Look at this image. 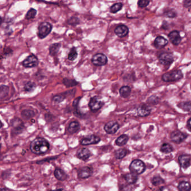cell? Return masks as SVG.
<instances>
[{
  "mask_svg": "<svg viewBox=\"0 0 191 191\" xmlns=\"http://www.w3.org/2000/svg\"><path fill=\"white\" fill-rule=\"evenodd\" d=\"M50 145L48 141L42 137H37L32 141L30 149L32 152L37 155H41L48 152Z\"/></svg>",
  "mask_w": 191,
  "mask_h": 191,
  "instance_id": "1",
  "label": "cell"
},
{
  "mask_svg": "<svg viewBox=\"0 0 191 191\" xmlns=\"http://www.w3.org/2000/svg\"><path fill=\"white\" fill-rule=\"evenodd\" d=\"M183 77V74L181 71L180 70H175L169 72L164 73L162 77V79L164 82L170 83L181 80Z\"/></svg>",
  "mask_w": 191,
  "mask_h": 191,
  "instance_id": "2",
  "label": "cell"
},
{
  "mask_svg": "<svg viewBox=\"0 0 191 191\" xmlns=\"http://www.w3.org/2000/svg\"><path fill=\"white\" fill-rule=\"evenodd\" d=\"M130 170L131 173L136 175L142 174L146 170V166L142 160L135 159L131 162L130 165Z\"/></svg>",
  "mask_w": 191,
  "mask_h": 191,
  "instance_id": "3",
  "label": "cell"
},
{
  "mask_svg": "<svg viewBox=\"0 0 191 191\" xmlns=\"http://www.w3.org/2000/svg\"><path fill=\"white\" fill-rule=\"evenodd\" d=\"M53 26L48 22H43L38 26V35L40 39H44L47 37L52 30Z\"/></svg>",
  "mask_w": 191,
  "mask_h": 191,
  "instance_id": "4",
  "label": "cell"
},
{
  "mask_svg": "<svg viewBox=\"0 0 191 191\" xmlns=\"http://www.w3.org/2000/svg\"><path fill=\"white\" fill-rule=\"evenodd\" d=\"M160 63L164 66H169L173 63L174 58L172 53L168 52H162L158 55Z\"/></svg>",
  "mask_w": 191,
  "mask_h": 191,
  "instance_id": "5",
  "label": "cell"
},
{
  "mask_svg": "<svg viewBox=\"0 0 191 191\" xmlns=\"http://www.w3.org/2000/svg\"><path fill=\"white\" fill-rule=\"evenodd\" d=\"M104 104V103L99 96H95L92 98L89 103V107L92 111H98L102 108Z\"/></svg>",
  "mask_w": 191,
  "mask_h": 191,
  "instance_id": "6",
  "label": "cell"
},
{
  "mask_svg": "<svg viewBox=\"0 0 191 191\" xmlns=\"http://www.w3.org/2000/svg\"><path fill=\"white\" fill-rule=\"evenodd\" d=\"M92 62L96 66H103L107 64L108 58L103 53H96L92 56Z\"/></svg>",
  "mask_w": 191,
  "mask_h": 191,
  "instance_id": "7",
  "label": "cell"
},
{
  "mask_svg": "<svg viewBox=\"0 0 191 191\" xmlns=\"http://www.w3.org/2000/svg\"><path fill=\"white\" fill-rule=\"evenodd\" d=\"M11 124L13 127V132L15 134H19L22 133L24 128V124L20 118H13L11 121Z\"/></svg>",
  "mask_w": 191,
  "mask_h": 191,
  "instance_id": "8",
  "label": "cell"
},
{
  "mask_svg": "<svg viewBox=\"0 0 191 191\" xmlns=\"http://www.w3.org/2000/svg\"><path fill=\"white\" fill-rule=\"evenodd\" d=\"M187 134L181 132V131L176 130L172 132L170 134V139L173 142L179 144L183 142L187 138Z\"/></svg>",
  "mask_w": 191,
  "mask_h": 191,
  "instance_id": "9",
  "label": "cell"
},
{
  "mask_svg": "<svg viewBox=\"0 0 191 191\" xmlns=\"http://www.w3.org/2000/svg\"><path fill=\"white\" fill-rule=\"evenodd\" d=\"M39 64V60L35 55H30L22 62V66L26 68L37 67Z\"/></svg>",
  "mask_w": 191,
  "mask_h": 191,
  "instance_id": "10",
  "label": "cell"
},
{
  "mask_svg": "<svg viewBox=\"0 0 191 191\" xmlns=\"http://www.w3.org/2000/svg\"><path fill=\"white\" fill-rule=\"evenodd\" d=\"M119 124L115 121H110L104 126V130L108 134H115L119 129Z\"/></svg>",
  "mask_w": 191,
  "mask_h": 191,
  "instance_id": "11",
  "label": "cell"
},
{
  "mask_svg": "<svg viewBox=\"0 0 191 191\" xmlns=\"http://www.w3.org/2000/svg\"><path fill=\"white\" fill-rule=\"evenodd\" d=\"M100 140L101 139L99 136H96L94 134H92V135H89L88 136L83 138V139L81 140V144L84 146L95 145V144L99 143Z\"/></svg>",
  "mask_w": 191,
  "mask_h": 191,
  "instance_id": "12",
  "label": "cell"
},
{
  "mask_svg": "<svg viewBox=\"0 0 191 191\" xmlns=\"http://www.w3.org/2000/svg\"><path fill=\"white\" fill-rule=\"evenodd\" d=\"M93 174V169L89 166H84L79 169L77 176L79 178L86 179L90 177Z\"/></svg>",
  "mask_w": 191,
  "mask_h": 191,
  "instance_id": "13",
  "label": "cell"
},
{
  "mask_svg": "<svg viewBox=\"0 0 191 191\" xmlns=\"http://www.w3.org/2000/svg\"><path fill=\"white\" fill-rule=\"evenodd\" d=\"M168 37L170 42L174 45H179L182 39L180 33L178 30H173L170 32L168 35Z\"/></svg>",
  "mask_w": 191,
  "mask_h": 191,
  "instance_id": "14",
  "label": "cell"
},
{
  "mask_svg": "<svg viewBox=\"0 0 191 191\" xmlns=\"http://www.w3.org/2000/svg\"><path fill=\"white\" fill-rule=\"evenodd\" d=\"M151 111V109L145 104H142L139 105L136 109L137 115L141 117H145L149 115Z\"/></svg>",
  "mask_w": 191,
  "mask_h": 191,
  "instance_id": "15",
  "label": "cell"
},
{
  "mask_svg": "<svg viewBox=\"0 0 191 191\" xmlns=\"http://www.w3.org/2000/svg\"><path fill=\"white\" fill-rule=\"evenodd\" d=\"M178 161L182 168L187 169L191 166V155L188 154L181 155L178 157Z\"/></svg>",
  "mask_w": 191,
  "mask_h": 191,
  "instance_id": "16",
  "label": "cell"
},
{
  "mask_svg": "<svg viewBox=\"0 0 191 191\" xmlns=\"http://www.w3.org/2000/svg\"><path fill=\"white\" fill-rule=\"evenodd\" d=\"M76 156L79 159L84 161H86L87 160L89 159L90 157L92 156V153L89 149L86 147H83L77 150Z\"/></svg>",
  "mask_w": 191,
  "mask_h": 191,
  "instance_id": "17",
  "label": "cell"
},
{
  "mask_svg": "<svg viewBox=\"0 0 191 191\" xmlns=\"http://www.w3.org/2000/svg\"><path fill=\"white\" fill-rule=\"evenodd\" d=\"M129 29L127 26L123 24L117 26L115 29V33L119 38H123L128 35Z\"/></svg>",
  "mask_w": 191,
  "mask_h": 191,
  "instance_id": "18",
  "label": "cell"
},
{
  "mask_svg": "<svg viewBox=\"0 0 191 191\" xmlns=\"http://www.w3.org/2000/svg\"><path fill=\"white\" fill-rule=\"evenodd\" d=\"M168 43V41L162 36L157 37L154 41V46L158 49L164 48Z\"/></svg>",
  "mask_w": 191,
  "mask_h": 191,
  "instance_id": "19",
  "label": "cell"
},
{
  "mask_svg": "<svg viewBox=\"0 0 191 191\" xmlns=\"http://www.w3.org/2000/svg\"><path fill=\"white\" fill-rule=\"evenodd\" d=\"M80 128V124L79 122L76 121H72L68 125V132L69 134H74L79 131Z\"/></svg>",
  "mask_w": 191,
  "mask_h": 191,
  "instance_id": "20",
  "label": "cell"
},
{
  "mask_svg": "<svg viewBox=\"0 0 191 191\" xmlns=\"http://www.w3.org/2000/svg\"><path fill=\"white\" fill-rule=\"evenodd\" d=\"M54 177L58 181H64L67 178V174L60 168H56L54 172Z\"/></svg>",
  "mask_w": 191,
  "mask_h": 191,
  "instance_id": "21",
  "label": "cell"
},
{
  "mask_svg": "<svg viewBox=\"0 0 191 191\" xmlns=\"http://www.w3.org/2000/svg\"><path fill=\"white\" fill-rule=\"evenodd\" d=\"M124 178L125 181L129 185H134L138 181V177L136 174L134 173H128L124 175Z\"/></svg>",
  "mask_w": 191,
  "mask_h": 191,
  "instance_id": "22",
  "label": "cell"
},
{
  "mask_svg": "<svg viewBox=\"0 0 191 191\" xmlns=\"http://www.w3.org/2000/svg\"><path fill=\"white\" fill-rule=\"evenodd\" d=\"M129 140L128 136L126 134H121L117 138L115 143L118 146H123L127 143L128 141Z\"/></svg>",
  "mask_w": 191,
  "mask_h": 191,
  "instance_id": "23",
  "label": "cell"
},
{
  "mask_svg": "<svg viewBox=\"0 0 191 191\" xmlns=\"http://www.w3.org/2000/svg\"><path fill=\"white\" fill-rule=\"evenodd\" d=\"M119 92L122 98H127L131 94V88L129 86H122L119 90Z\"/></svg>",
  "mask_w": 191,
  "mask_h": 191,
  "instance_id": "24",
  "label": "cell"
},
{
  "mask_svg": "<svg viewBox=\"0 0 191 191\" xmlns=\"http://www.w3.org/2000/svg\"><path fill=\"white\" fill-rule=\"evenodd\" d=\"M128 151L126 149H119L115 151V158L117 159H122L127 155Z\"/></svg>",
  "mask_w": 191,
  "mask_h": 191,
  "instance_id": "25",
  "label": "cell"
},
{
  "mask_svg": "<svg viewBox=\"0 0 191 191\" xmlns=\"http://www.w3.org/2000/svg\"><path fill=\"white\" fill-rule=\"evenodd\" d=\"M60 43H54L51 45L49 48V54L52 56H54L57 54L58 51L60 48Z\"/></svg>",
  "mask_w": 191,
  "mask_h": 191,
  "instance_id": "26",
  "label": "cell"
},
{
  "mask_svg": "<svg viewBox=\"0 0 191 191\" xmlns=\"http://www.w3.org/2000/svg\"><path fill=\"white\" fill-rule=\"evenodd\" d=\"M178 189L179 191H190L191 185L188 181H181L178 184Z\"/></svg>",
  "mask_w": 191,
  "mask_h": 191,
  "instance_id": "27",
  "label": "cell"
},
{
  "mask_svg": "<svg viewBox=\"0 0 191 191\" xmlns=\"http://www.w3.org/2000/svg\"><path fill=\"white\" fill-rule=\"evenodd\" d=\"M174 151V148L168 143H164L160 147V151L164 154H169Z\"/></svg>",
  "mask_w": 191,
  "mask_h": 191,
  "instance_id": "28",
  "label": "cell"
},
{
  "mask_svg": "<svg viewBox=\"0 0 191 191\" xmlns=\"http://www.w3.org/2000/svg\"><path fill=\"white\" fill-rule=\"evenodd\" d=\"M179 108L181 109L184 111H191V102L187 101V102H181L177 105Z\"/></svg>",
  "mask_w": 191,
  "mask_h": 191,
  "instance_id": "29",
  "label": "cell"
},
{
  "mask_svg": "<svg viewBox=\"0 0 191 191\" xmlns=\"http://www.w3.org/2000/svg\"><path fill=\"white\" fill-rule=\"evenodd\" d=\"M35 115V113L34 111L29 109H25L22 111L21 112V116L22 118L25 119H29L30 118H33Z\"/></svg>",
  "mask_w": 191,
  "mask_h": 191,
  "instance_id": "30",
  "label": "cell"
},
{
  "mask_svg": "<svg viewBox=\"0 0 191 191\" xmlns=\"http://www.w3.org/2000/svg\"><path fill=\"white\" fill-rule=\"evenodd\" d=\"M151 183L154 186H158L165 183V181L160 176H154L151 179Z\"/></svg>",
  "mask_w": 191,
  "mask_h": 191,
  "instance_id": "31",
  "label": "cell"
},
{
  "mask_svg": "<svg viewBox=\"0 0 191 191\" xmlns=\"http://www.w3.org/2000/svg\"><path fill=\"white\" fill-rule=\"evenodd\" d=\"M9 92V88L2 85L0 86V99H3L8 96Z\"/></svg>",
  "mask_w": 191,
  "mask_h": 191,
  "instance_id": "32",
  "label": "cell"
},
{
  "mask_svg": "<svg viewBox=\"0 0 191 191\" xmlns=\"http://www.w3.org/2000/svg\"><path fill=\"white\" fill-rule=\"evenodd\" d=\"M122 7L123 4L121 2L115 3L110 7V12L112 14H115L122 10Z\"/></svg>",
  "mask_w": 191,
  "mask_h": 191,
  "instance_id": "33",
  "label": "cell"
},
{
  "mask_svg": "<svg viewBox=\"0 0 191 191\" xmlns=\"http://www.w3.org/2000/svg\"><path fill=\"white\" fill-rule=\"evenodd\" d=\"M36 88V84L34 82L28 81L24 86V90L26 92H32Z\"/></svg>",
  "mask_w": 191,
  "mask_h": 191,
  "instance_id": "34",
  "label": "cell"
},
{
  "mask_svg": "<svg viewBox=\"0 0 191 191\" xmlns=\"http://www.w3.org/2000/svg\"><path fill=\"white\" fill-rule=\"evenodd\" d=\"M77 56H78V54H77L76 48L75 47H72L68 55V59L69 60L73 61L76 59Z\"/></svg>",
  "mask_w": 191,
  "mask_h": 191,
  "instance_id": "35",
  "label": "cell"
},
{
  "mask_svg": "<svg viewBox=\"0 0 191 191\" xmlns=\"http://www.w3.org/2000/svg\"><path fill=\"white\" fill-rule=\"evenodd\" d=\"M63 83L65 86L67 88H70L72 86H76L79 83L77 82L75 80H72V79H68L67 78H64L63 80Z\"/></svg>",
  "mask_w": 191,
  "mask_h": 191,
  "instance_id": "36",
  "label": "cell"
},
{
  "mask_svg": "<svg viewBox=\"0 0 191 191\" xmlns=\"http://www.w3.org/2000/svg\"><path fill=\"white\" fill-rule=\"evenodd\" d=\"M37 13V11L34 9V8H31L30 10L27 12L25 15V18L26 19L30 20L34 19L35 18Z\"/></svg>",
  "mask_w": 191,
  "mask_h": 191,
  "instance_id": "37",
  "label": "cell"
},
{
  "mask_svg": "<svg viewBox=\"0 0 191 191\" xmlns=\"http://www.w3.org/2000/svg\"><path fill=\"white\" fill-rule=\"evenodd\" d=\"M164 15L169 18H175V17L177 16V13L173 9H169V10H166L164 11Z\"/></svg>",
  "mask_w": 191,
  "mask_h": 191,
  "instance_id": "38",
  "label": "cell"
},
{
  "mask_svg": "<svg viewBox=\"0 0 191 191\" xmlns=\"http://www.w3.org/2000/svg\"><path fill=\"white\" fill-rule=\"evenodd\" d=\"M159 101V98L155 96H151L149 98V99H147V103L149 104H152V105H155L156 104H158Z\"/></svg>",
  "mask_w": 191,
  "mask_h": 191,
  "instance_id": "39",
  "label": "cell"
},
{
  "mask_svg": "<svg viewBox=\"0 0 191 191\" xmlns=\"http://www.w3.org/2000/svg\"><path fill=\"white\" fill-rule=\"evenodd\" d=\"M67 23L68 24L71 25H76L79 24L80 23V20L79 19V18H77V17L72 16V17H71L68 19V21H67Z\"/></svg>",
  "mask_w": 191,
  "mask_h": 191,
  "instance_id": "40",
  "label": "cell"
},
{
  "mask_svg": "<svg viewBox=\"0 0 191 191\" xmlns=\"http://www.w3.org/2000/svg\"><path fill=\"white\" fill-rule=\"evenodd\" d=\"M65 99V96L63 94H59L54 96L53 98V102H54L55 103H60L61 102H63Z\"/></svg>",
  "mask_w": 191,
  "mask_h": 191,
  "instance_id": "41",
  "label": "cell"
},
{
  "mask_svg": "<svg viewBox=\"0 0 191 191\" xmlns=\"http://www.w3.org/2000/svg\"><path fill=\"white\" fill-rule=\"evenodd\" d=\"M81 97H78V98H77L76 99H75L73 100V104H72L73 107L76 109L75 114L76 115L78 116V117H79V113H78L77 107H78V105H79V102H80V100H81Z\"/></svg>",
  "mask_w": 191,
  "mask_h": 191,
  "instance_id": "42",
  "label": "cell"
},
{
  "mask_svg": "<svg viewBox=\"0 0 191 191\" xmlns=\"http://www.w3.org/2000/svg\"><path fill=\"white\" fill-rule=\"evenodd\" d=\"M150 2V1H147V0H139L137 3L139 7L145 8L149 5Z\"/></svg>",
  "mask_w": 191,
  "mask_h": 191,
  "instance_id": "43",
  "label": "cell"
},
{
  "mask_svg": "<svg viewBox=\"0 0 191 191\" xmlns=\"http://www.w3.org/2000/svg\"><path fill=\"white\" fill-rule=\"evenodd\" d=\"M183 6L185 8H189L191 6V1L190 0H187L183 2Z\"/></svg>",
  "mask_w": 191,
  "mask_h": 191,
  "instance_id": "44",
  "label": "cell"
},
{
  "mask_svg": "<svg viewBox=\"0 0 191 191\" xmlns=\"http://www.w3.org/2000/svg\"><path fill=\"white\" fill-rule=\"evenodd\" d=\"M191 118H189L187 122V128L189 131H191Z\"/></svg>",
  "mask_w": 191,
  "mask_h": 191,
  "instance_id": "45",
  "label": "cell"
},
{
  "mask_svg": "<svg viewBox=\"0 0 191 191\" xmlns=\"http://www.w3.org/2000/svg\"><path fill=\"white\" fill-rule=\"evenodd\" d=\"M159 191H170V189L166 187H162L159 189Z\"/></svg>",
  "mask_w": 191,
  "mask_h": 191,
  "instance_id": "46",
  "label": "cell"
},
{
  "mask_svg": "<svg viewBox=\"0 0 191 191\" xmlns=\"http://www.w3.org/2000/svg\"><path fill=\"white\" fill-rule=\"evenodd\" d=\"M0 191H9V190L7 189L6 188H1V189H0Z\"/></svg>",
  "mask_w": 191,
  "mask_h": 191,
  "instance_id": "47",
  "label": "cell"
},
{
  "mask_svg": "<svg viewBox=\"0 0 191 191\" xmlns=\"http://www.w3.org/2000/svg\"><path fill=\"white\" fill-rule=\"evenodd\" d=\"M64 191L63 189H56V190H53V191Z\"/></svg>",
  "mask_w": 191,
  "mask_h": 191,
  "instance_id": "48",
  "label": "cell"
},
{
  "mask_svg": "<svg viewBox=\"0 0 191 191\" xmlns=\"http://www.w3.org/2000/svg\"><path fill=\"white\" fill-rule=\"evenodd\" d=\"M2 126H3V124H2V122L0 121V129H1V128L2 127Z\"/></svg>",
  "mask_w": 191,
  "mask_h": 191,
  "instance_id": "49",
  "label": "cell"
},
{
  "mask_svg": "<svg viewBox=\"0 0 191 191\" xmlns=\"http://www.w3.org/2000/svg\"><path fill=\"white\" fill-rule=\"evenodd\" d=\"M1 22H2V18L0 17V25H1Z\"/></svg>",
  "mask_w": 191,
  "mask_h": 191,
  "instance_id": "50",
  "label": "cell"
},
{
  "mask_svg": "<svg viewBox=\"0 0 191 191\" xmlns=\"http://www.w3.org/2000/svg\"><path fill=\"white\" fill-rule=\"evenodd\" d=\"M1 144L0 143V150H1Z\"/></svg>",
  "mask_w": 191,
  "mask_h": 191,
  "instance_id": "51",
  "label": "cell"
}]
</instances>
